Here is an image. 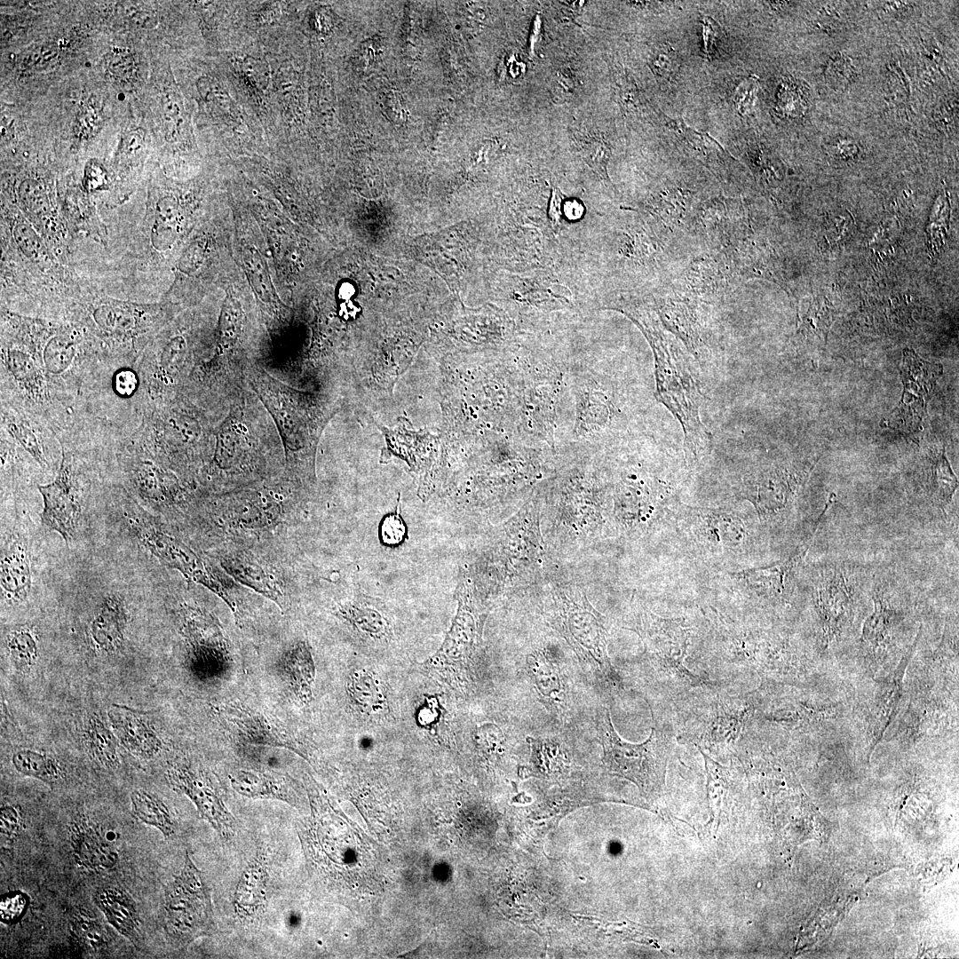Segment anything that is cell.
Segmentation results:
<instances>
[{
	"label": "cell",
	"mask_w": 959,
	"mask_h": 959,
	"mask_svg": "<svg viewBox=\"0 0 959 959\" xmlns=\"http://www.w3.org/2000/svg\"><path fill=\"white\" fill-rule=\"evenodd\" d=\"M1 334L22 345L44 376L54 401L69 424L87 379L107 363L84 332L65 321L27 317L2 309Z\"/></svg>",
	"instance_id": "1"
},
{
	"label": "cell",
	"mask_w": 959,
	"mask_h": 959,
	"mask_svg": "<svg viewBox=\"0 0 959 959\" xmlns=\"http://www.w3.org/2000/svg\"><path fill=\"white\" fill-rule=\"evenodd\" d=\"M615 310L628 316L646 337L654 358L655 397L680 424L686 455L698 457L709 448L712 435L701 421L705 396L688 358L664 333L650 307L618 303Z\"/></svg>",
	"instance_id": "2"
},
{
	"label": "cell",
	"mask_w": 959,
	"mask_h": 959,
	"mask_svg": "<svg viewBox=\"0 0 959 959\" xmlns=\"http://www.w3.org/2000/svg\"><path fill=\"white\" fill-rule=\"evenodd\" d=\"M157 305L120 300L88 286L63 305V319L78 326L106 362L137 365L159 321Z\"/></svg>",
	"instance_id": "3"
},
{
	"label": "cell",
	"mask_w": 959,
	"mask_h": 959,
	"mask_svg": "<svg viewBox=\"0 0 959 959\" xmlns=\"http://www.w3.org/2000/svg\"><path fill=\"white\" fill-rule=\"evenodd\" d=\"M2 279L39 290L64 303L83 285L52 251L40 234L13 204L2 202ZM7 283V282H6ZM4 283V284H6Z\"/></svg>",
	"instance_id": "4"
},
{
	"label": "cell",
	"mask_w": 959,
	"mask_h": 959,
	"mask_svg": "<svg viewBox=\"0 0 959 959\" xmlns=\"http://www.w3.org/2000/svg\"><path fill=\"white\" fill-rule=\"evenodd\" d=\"M596 730L603 748V764L612 773L638 786L641 794L651 798L662 794L665 785L666 765L670 739L652 728L642 743H630L616 733L610 712L601 708L596 716Z\"/></svg>",
	"instance_id": "5"
},
{
	"label": "cell",
	"mask_w": 959,
	"mask_h": 959,
	"mask_svg": "<svg viewBox=\"0 0 959 959\" xmlns=\"http://www.w3.org/2000/svg\"><path fill=\"white\" fill-rule=\"evenodd\" d=\"M166 929L179 943H187L204 933L211 918L210 896L201 871L188 853L180 873L164 893Z\"/></svg>",
	"instance_id": "6"
},
{
	"label": "cell",
	"mask_w": 959,
	"mask_h": 959,
	"mask_svg": "<svg viewBox=\"0 0 959 959\" xmlns=\"http://www.w3.org/2000/svg\"><path fill=\"white\" fill-rule=\"evenodd\" d=\"M860 591L856 570L849 565L819 566L812 583V598L827 644L851 622Z\"/></svg>",
	"instance_id": "7"
},
{
	"label": "cell",
	"mask_w": 959,
	"mask_h": 959,
	"mask_svg": "<svg viewBox=\"0 0 959 959\" xmlns=\"http://www.w3.org/2000/svg\"><path fill=\"white\" fill-rule=\"evenodd\" d=\"M815 463L811 460L761 466L744 477L742 491L761 518L776 517L792 505Z\"/></svg>",
	"instance_id": "8"
},
{
	"label": "cell",
	"mask_w": 959,
	"mask_h": 959,
	"mask_svg": "<svg viewBox=\"0 0 959 959\" xmlns=\"http://www.w3.org/2000/svg\"><path fill=\"white\" fill-rule=\"evenodd\" d=\"M478 636L477 622L469 606L460 605L457 615L441 647L424 663L431 675L458 690L473 680L472 654Z\"/></svg>",
	"instance_id": "9"
},
{
	"label": "cell",
	"mask_w": 959,
	"mask_h": 959,
	"mask_svg": "<svg viewBox=\"0 0 959 959\" xmlns=\"http://www.w3.org/2000/svg\"><path fill=\"white\" fill-rule=\"evenodd\" d=\"M943 367L905 349L900 369L903 392L898 407L883 420L885 427L905 432L918 430Z\"/></svg>",
	"instance_id": "10"
},
{
	"label": "cell",
	"mask_w": 959,
	"mask_h": 959,
	"mask_svg": "<svg viewBox=\"0 0 959 959\" xmlns=\"http://www.w3.org/2000/svg\"><path fill=\"white\" fill-rule=\"evenodd\" d=\"M61 446V462L52 482L38 485L44 508L40 514L42 525L58 532L67 543L73 537L81 511L76 487L72 451L65 443Z\"/></svg>",
	"instance_id": "11"
},
{
	"label": "cell",
	"mask_w": 959,
	"mask_h": 959,
	"mask_svg": "<svg viewBox=\"0 0 959 959\" xmlns=\"http://www.w3.org/2000/svg\"><path fill=\"white\" fill-rule=\"evenodd\" d=\"M167 779L174 790L188 797L201 817L223 838H229L234 835V819L226 808L218 787L208 775L186 765H176L168 771Z\"/></svg>",
	"instance_id": "12"
},
{
	"label": "cell",
	"mask_w": 959,
	"mask_h": 959,
	"mask_svg": "<svg viewBox=\"0 0 959 959\" xmlns=\"http://www.w3.org/2000/svg\"><path fill=\"white\" fill-rule=\"evenodd\" d=\"M216 711L223 725L240 739L252 744L284 748L308 758L305 746L266 715L234 704L218 706Z\"/></svg>",
	"instance_id": "13"
},
{
	"label": "cell",
	"mask_w": 959,
	"mask_h": 959,
	"mask_svg": "<svg viewBox=\"0 0 959 959\" xmlns=\"http://www.w3.org/2000/svg\"><path fill=\"white\" fill-rule=\"evenodd\" d=\"M131 524L139 540L162 563L178 570L195 583L210 588L231 606L226 593L188 546L147 523L131 520Z\"/></svg>",
	"instance_id": "14"
},
{
	"label": "cell",
	"mask_w": 959,
	"mask_h": 959,
	"mask_svg": "<svg viewBox=\"0 0 959 959\" xmlns=\"http://www.w3.org/2000/svg\"><path fill=\"white\" fill-rule=\"evenodd\" d=\"M337 615L361 640L371 645L388 644L394 636L392 620L382 602L368 596H357L340 604Z\"/></svg>",
	"instance_id": "15"
},
{
	"label": "cell",
	"mask_w": 959,
	"mask_h": 959,
	"mask_svg": "<svg viewBox=\"0 0 959 959\" xmlns=\"http://www.w3.org/2000/svg\"><path fill=\"white\" fill-rule=\"evenodd\" d=\"M400 418L399 425L393 430L377 424L386 440L382 462L398 456L416 472L429 469L436 455L438 438L425 430H412L405 417Z\"/></svg>",
	"instance_id": "16"
},
{
	"label": "cell",
	"mask_w": 959,
	"mask_h": 959,
	"mask_svg": "<svg viewBox=\"0 0 959 959\" xmlns=\"http://www.w3.org/2000/svg\"><path fill=\"white\" fill-rule=\"evenodd\" d=\"M59 207L72 238L83 235L107 246V231L89 194L78 185H66L59 194Z\"/></svg>",
	"instance_id": "17"
},
{
	"label": "cell",
	"mask_w": 959,
	"mask_h": 959,
	"mask_svg": "<svg viewBox=\"0 0 959 959\" xmlns=\"http://www.w3.org/2000/svg\"><path fill=\"white\" fill-rule=\"evenodd\" d=\"M921 636V627L917 635L909 646L907 654L901 659L897 669L887 677L879 688L870 712L869 719V740L870 752L880 742L884 733L896 715V710L902 694L903 676L909 661L914 654L917 641Z\"/></svg>",
	"instance_id": "18"
},
{
	"label": "cell",
	"mask_w": 959,
	"mask_h": 959,
	"mask_svg": "<svg viewBox=\"0 0 959 959\" xmlns=\"http://www.w3.org/2000/svg\"><path fill=\"white\" fill-rule=\"evenodd\" d=\"M108 717L115 735L131 753L151 758L159 751L161 741L144 713L114 705Z\"/></svg>",
	"instance_id": "19"
},
{
	"label": "cell",
	"mask_w": 959,
	"mask_h": 959,
	"mask_svg": "<svg viewBox=\"0 0 959 959\" xmlns=\"http://www.w3.org/2000/svg\"><path fill=\"white\" fill-rule=\"evenodd\" d=\"M183 213L179 200L172 194L155 196L150 194L147 203L146 230L151 247L164 252L178 238Z\"/></svg>",
	"instance_id": "20"
},
{
	"label": "cell",
	"mask_w": 959,
	"mask_h": 959,
	"mask_svg": "<svg viewBox=\"0 0 959 959\" xmlns=\"http://www.w3.org/2000/svg\"><path fill=\"white\" fill-rule=\"evenodd\" d=\"M71 845L76 862L90 870L112 868L118 860L115 846L95 826L75 824L71 833Z\"/></svg>",
	"instance_id": "21"
},
{
	"label": "cell",
	"mask_w": 959,
	"mask_h": 959,
	"mask_svg": "<svg viewBox=\"0 0 959 959\" xmlns=\"http://www.w3.org/2000/svg\"><path fill=\"white\" fill-rule=\"evenodd\" d=\"M527 671L540 701L555 715L566 710L567 688L561 670L542 654L527 658Z\"/></svg>",
	"instance_id": "22"
},
{
	"label": "cell",
	"mask_w": 959,
	"mask_h": 959,
	"mask_svg": "<svg viewBox=\"0 0 959 959\" xmlns=\"http://www.w3.org/2000/svg\"><path fill=\"white\" fill-rule=\"evenodd\" d=\"M126 622L124 606L119 598H104L90 624V636L95 646L105 652L116 650L123 643Z\"/></svg>",
	"instance_id": "23"
},
{
	"label": "cell",
	"mask_w": 959,
	"mask_h": 959,
	"mask_svg": "<svg viewBox=\"0 0 959 959\" xmlns=\"http://www.w3.org/2000/svg\"><path fill=\"white\" fill-rule=\"evenodd\" d=\"M281 676L293 694L301 702H309L313 695L315 665L309 646L299 641L281 659Z\"/></svg>",
	"instance_id": "24"
},
{
	"label": "cell",
	"mask_w": 959,
	"mask_h": 959,
	"mask_svg": "<svg viewBox=\"0 0 959 959\" xmlns=\"http://www.w3.org/2000/svg\"><path fill=\"white\" fill-rule=\"evenodd\" d=\"M95 903L120 934L131 941L139 940V916L133 900L126 892L113 887L101 889L95 896Z\"/></svg>",
	"instance_id": "25"
},
{
	"label": "cell",
	"mask_w": 959,
	"mask_h": 959,
	"mask_svg": "<svg viewBox=\"0 0 959 959\" xmlns=\"http://www.w3.org/2000/svg\"><path fill=\"white\" fill-rule=\"evenodd\" d=\"M229 779L232 788L247 797L277 799L289 804L295 798L289 781L273 773L240 770Z\"/></svg>",
	"instance_id": "26"
},
{
	"label": "cell",
	"mask_w": 959,
	"mask_h": 959,
	"mask_svg": "<svg viewBox=\"0 0 959 959\" xmlns=\"http://www.w3.org/2000/svg\"><path fill=\"white\" fill-rule=\"evenodd\" d=\"M1 586L12 601L24 600L31 587V571L26 547L15 542L2 552Z\"/></svg>",
	"instance_id": "27"
},
{
	"label": "cell",
	"mask_w": 959,
	"mask_h": 959,
	"mask_svg": "<svg viewBox=\"0 0 959 959\" xmlns=\"http://www.w3.org/2000/svg\"><path fill=\"white\" fill-rule=\"evenodd\" d=\"M224 569L235 580L275 602L281 608L285 606V597L277 583L260 566L248 559L232 557L221 561Z\"/></svg>",
	"instance_id": "28"
},
{
	"label": "cell",
	"mask_w": 959,
	"mask_h": 959,
	"mask_svg": "<svg viewBox=\"0 0 959 959\" xmlns=\"http://www.w3.org/2000/svg\"><path fill=\"white\" fill-rule=\"evenodd\" d=\"M655 311L662 325L698 357L701 337L698 322L691 309L682 302L669 300L661 303Z\"/></svg>",
	"instance_id": "29"
},
{
	"label": "cell",
	"mask_w": 959,
	"mask_h": 959,
	"mask_svg": "<svg viewBox=\"0 0 959 959\" xmlns=\"http://www.w3.org/2000/svg\"><path fill=\"white\" fill-rule=\"evenodd\" d=\"M1 410L2 428L11 440H15L40 466H48L44 446L36 432L42 426L37 424L33 425L36 422L5 404H2Z\"/></svg>",
	"instance_id": "30"
},
{
	"label": "cell",
	"mask_w": 959,
	"mask_h": 959,
	"mask_svg": "<svg viewBox=\"0 0 959 959\" xmlns=\"http://www.w3.org/2000/svg\"><path fill=\"white\" fill-rule=\"evenodd\" d=\"M267 872L258 857L242 874L234 895L235 909L241 915H252L264 907Z\"/></svg>",
	"instance_id": "31"
},
{
	"label": "cell",
	"mask_w": 959,
	"mask_h": 959,
	"mask_svg": "<svg viewBox=\"0 0 959 959\" xmlns=\"http://www.w3.org/2000/svg\"><path fill=\"white\" fill-rule=\"evenodd\" d=\"M874 610L865 622L862 639L869 648L876 650L884 644L886 638L899 622V613L892 606L884 590L876 586L872 595Z\"/></svg>",
	"instance_id": "32"
},
{
	"label": "cell",
	"mask_w": 959,
	"mask_h": 959,
	"mask_svg": "<svg viewBox=\"0 0 959 959\" xmlns=\"http://www.w3.org/2000/svg\"><path fill=\"white\" fill-rule=\"evenodd\" d=\"M347 690L353 703L367 715L381 714L386 709L383 686L370 670L363 669L353 672Z\"/></svg>",
	"instance_id": "33"
},
{
	"label": "cell",
	"mask_w": 959,
	"mask_h": 959,
	"mask_svg": "<svg viewBox=\"0 0 959 959\" xmlns=\"http://www.w3.org/2000/svg\"><path fill=\"white\" fill-rule=\"evenodd\" d=\"M131 815L138 820L159 829L165 837L175 834V825L167 805L156 796L135 789L131 794Z\"/></svg>",
	"instance_id": "34"
},
{
	"label": "cell",
	"mask_w": 959,
	"mask_h": 959,
	"mask_svg": "<svg viewBox=\"0 0 959 959\" xmlns=\"http://www.w3.org/2000/svg\"><path fill=\"white\" fill-rule=\"evenodd\" d=\"M103 62L107 76L116 86L127 90L139 85L141 65L139 56L131 50L114 48L105 55Z\"/></svg>",
	"instance_id": "35"
},
{
	"label": "cell",
	"mask_w": 959,
	"mask_h": 959,
	"mask_svg": "<svg viewBox=\"0 0 959 959\" xmlns=\"http://www.w3.org/2000/svg\"><path fill=\"white\" fill-rule=\"evenodd\" d=\"M145 147L146 131L142 128L132 127L124 131L113 162L115 172L123 182L130 178L134 171L139 170Z\"/></svg>",
	"instance_id": "36"
},
{
	"label": "cell",
	"mask_w": 959,
	"mask_h": 959,
	"mask_svg": "<svg viewBox=\"0 0 959 959\" xmlns=\"http://www.w3.org/2000/svg\"><path fill=\"white\" fill-rule=\"evenodd\" d=\"M12 762L20 773L45 783L55 782L62 776L61 768L53 758L33 750L23 749L15 752Z\"/></svg>",
	"instance_id": "37"
},
{
	"label": "cell",
	"mask_w": 959,
	"mask_h": 959,
	"mask_svg": "<svg viewBox=\"0 0 959 959\" xmlns=\"http://www.w3.org/2000/svg\"><path fill=\"white\" fill-rule=\"evenodd\" d=\"M85 736L90 752L103 766L109 769L119 766L115 737L97 717L89 721Z\"/></svg>",
	"instance_id": "38"
},
{
	"label": "cell",
	"mask_w": 959,
	"mask_h": 959,
	"mask_svg": "<svg viewBox=\"0 0 959 959\" xmlns=\"http://www.w3.org/2000/svg\"><path fill=\"white\" fill-rule=\"evenodd\" d=\"M930 487L932 502L945 511L958 487V480L944 450L931 464Z\"/></svg>",
	"instance_id": "39"
},
{
	"label": "cell",
	"mask_w": 959,
	"mask_h": 959,
	"mask_svg": "<svg viewBox=\"0 0 959 959\" xmlns=\"http://www.w3.org/2000/svg\"><path fill=\"white\" fill-rule=\"evenodd\" d=\"M103 121V107L100 101L94 96L83 100L77 108L73 123L75 139L78 143L89 141L99 131Z\"/></svg>",
	"instance_id": "40"
},
{
	"label": "cell",
	"mask_w": 959,
	"mask_h": 959,
	"mask_svg": "<svg viewBox=\"0 0 959 959\" xmlns=\"http://www.w3.org/2000/svg\"><path fill=\"white\" fill-rule=\"evenodd\" d=\"M242 259L247 276L255 292L263 302L275 305L277 297L261 255L254 248H247L243 252Z\"/></svg>",
	"instance_id": "41"
},
{
	"label": "cell",
	"mask_w": 959,
	"mask_h": 959,
	"mask_svg": "<svg viewBox=\"0 0 959 959\" xmlns=\"http://www.w3.org/2000/svg\"><path fill=\"white\" fill-rule=\"evenodd\" d=\"M131 480L138 493L146 498L161 500L169 493L164 475L148 461L135 464Z\"/></svg>",
	"instance_id": "42"
},
{
	"label": "cell",
	"mask_w": 959,
	"mask_h": 959,
	"mask_svg": "<svg viewBox=\"0 0 959 959\" xmlns=\"http://www.w3.org/2000/svg\"><path fill=\"white\" fill-rule=\"evenodd\" d=\"M71 930L75 938L89 951L99 952L107 947L108 937L103 926L83 912L73 916Z\"/></svg>",
	"instance_id": "43"
},
{
	"label": "cell",
	"mask_w": 959,
	"mask_h": 959,
	"mask_svg": "<svg viewBox=\"0 0 959 959\" xmlns=\"http://www.w3.org/2000/svg\"><path fill=\"white\" fill-rule=\"evenodd\" d=\"M8 651L13 666L18 670H28L37 657V645L34 635L25 628L17 629L8 638Z\"/></svg>",
	"instance_id": "44"
},
{
	"label": "cell",
	"mask_w": 959,
	"mask_h": 959,
	"mask_svg": "<svg viewBox=\"0 0 959 959\" xmlns=\"http://www.w3.org/2000/svg\"><path fill=\"white\" fill-rule=\"evenodd\" d=\"M161 107L167 138L178 139L186 125L185 109L179 95L175 91H165L161 98Z\"/></svg>",
	"instance_id": "45"
},
{
	"label": "cell",
	"mask_w": 959,
	"mask_h": 959,
	"mask_svg": "<svg viewBox=\"0 0 959 959\" xmlns=\"http://www.w3.org/2000/svg\"><path fill=\"white\" fill-rule=\"evenodd\" d=\"M59 49L53 43H45L29 50L20 60L23 72L39 73L46 71L56 64Z\"/></svg>",
	"instance_id": "46"
},
{
	"label": "cell",
	"mask_w": 959,
	"mask_h": 959,
	"mask_svg": "<svg viewBox=\"0 0 959 959\" xmlns=\"http://www.w3.org/2000/svg\"><path fill=\"white\" fill-rule=\"evenodd\" d=\"M235 67L249 85L258 91H264L269 83L267 64L262 59L245 56L235 60Z\"/></svg>",
	"instance_id": "47"
},
{
	"label": "cell",
	"mask_w": 959,
	"mask_h": 959,
	"mask_svg": "<svg viewBox=\"0 0 959 959\" xmlns=\"http://www.w3.org/2000/svg\"><path fill=\"white\" fill-rule=\"evenodd\" d=\"M242 311L240 303L227 294L224 301L219 321V333L224 341H234L239 336L242 324Z\"/></svg>",
	"instance_id": "48"
},
{
	"label": "cell",
	"mask_w": 959,
	"mask_h": 959,
	"mask_svg": "<svg viewBox=\"0 0 959 959\" xmlns=\"http://www.w3.org/2000/svg\"><path fill=\"white\" fill-rule=\"evenodd\" d=\"M110 186V174L98 159H91L84 165L82 188L88 194L106 190Z\"/></svg>",
	"instance_id": "49"
},
{
	"label": "cell",
	"mask_w": 959,
	"mask_h": 959,
	"mask_svg": "<svg viewBox=\"0 0 959 959\" xmlns=\"http://www.w3.org/2000/svg\"><path fill=\"white\" fill-rule=\"evenodd\" d=\"M679 67L678 52L670 45H664L657 51L652 68L659 78L670 83L676 78Z\"/></svg>",
	"instance_id": "50"
},
{
	"label": "cell",
	"mask_w": 959,
	"mask_h": 959,
	"mask_svg": "<svg viewBox=\"0 0 959 959\" xmlns=\"http://www.w3.org/2000/svg\"><path fill=\"white\" fill-rule=\"evenodd\" d=\"M133 366L117 369L112 376L111 388L119 398H131L139 395V373Z\"/></svg>",
	"instance_id": "51"
},
{
	"label": "cell",
	"mask_w": 959,
	"mask_h": 959,
	"mask_svg": "<svg viewBox=\"0 0 959 959\" xmlns=\"http://www.w3.org/2000/svg\"><path fill=\"white\" fill-rule=\"evenodd\" d=\"M399 508L398 503L396 510L386 515L380 524V537L384 544L398 545L406 536V526L400 515Z\"/></svg>",
	"instance_id": "52"
},
{
	"label": "cell",
	"mask_w": 959,
	"mask_h": 959,
	"mask_svg": "<svg viewBox=\"0 0 959 959\" xmlns=\"http://www.w3.org/2000/svg\"><path fill=\"white\" fill-rule=\"evenodd\" d=\"M0 820L2 836L9 839L17 836L23 827L21 814L18 808L12 805L1 807Z\"/></svg>",
	"instance_id": "53"
},
{
	"label": "cell",
	"mask_w": 959,
	"mask_h": 959,
	"mask_svg": "<svg viewBox=\"0 0 959 959\" xmlns=\"http://www.w3.org/2000/svg\"><path fill=\"white\" fill-rule=\"evenodd\" d=\"M702 35L704 42V53L707 59H709L715 44L719 36L720 28L718 24L710 17L704 16L701 20Z\"/></svg>",
	"instance_id": "54"
},
{
	"label": "cell",
	"mask_w": 959,
	"mask_h": 959,
	"mask_svg": "<svg viewBox=\"0 0 959 959\" xmlns=\"http://www.w3.org/2000/svg\"><path fill=\"white\" fill-rule=\"evenodd\" d=\"M756 83L748 79L740 83L734 95V102L740 114H744L751 105Z\"/></svg>",
	"instance_id": "55"
},
{
	"label": "cell",
	"mask_w": 959,
	"mask_h": 959,
	"mask_svg": "<svg viewBox=\"0 0 959 959\" xmlns=\"http://www.w3.org/2000/svg\"><path fill=\"white\" fill-rule=\"evenodd\" d=\"M352 290H353V288L349 284H344L340 289L341 295H343V297H349V295L351 294L350 291H352Z\"/></svg>",
	"instance_id": "56"
}]
</instances>
